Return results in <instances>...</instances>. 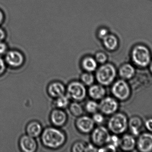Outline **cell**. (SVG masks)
<instances>
[{
    "label": "cell",
    "instance_id": "1",
    "mask_svg": "<svg viewBox=\"0 0 152 152\" xmlns=\"http://www.w3.org/2000/svg\"><path fill=\"white\" fill-rule=\"evenodd\" d=\"M42 141L44 146L49 149H56L61 147L66 142L65 134L54 127L45 129L42 135Z\"/></svg>",
    "mask_w": 152,
    "mask_h": 152
},
{
    "label": "cell",
    "instance_id": "2",
    "mask_svg": "<svg viewBox=\"0 0 152 152\" xmlns=\"http://www.w3.org/2000/svg\"><path fill=\"white\" fill-rule=\"evenodd\" d=\"M116 76L115 67L110 63H104L96 70V79L100 84L108 86L114 81Z\"/></svg>",
    "mask_w": 152,
    "mask_h": 152
},
{
    "label": "cell",
    "instance_id": "3",
    "mask_svg": "<svg viewBox=\"0 0 152 152\" xmlns=\"http://www.w3.org/2000/svg\"><path fill=\"white\" fill-rule=\"evenodd\" d=\"M131 55L134 62L140 67H146L151 62V52L149 48L144 45L135 46L132 49Z\"/></svg>",
    "mask_w": 152,
    "mask_h": 152
},
{
    "label": "cell",
    "instance_id": "4",
    "mask_svg": "<svg viewBox=\"0 0 152 152\" xmlns=\"http://www.w3.org/2000/svg\"><path fill=\"white\" fill-rule=\"evenodd\" d=\"M126 117L122 113H116L108 121V129L115 134L124 133L127 127Z\"/></svg>",
    "mask_w": 152,
    "mask_h": 152
},
{
    "label": "cell",
    "instance_id": "5",
    "mask_svg": "<svg viewBox=\"0 0 152 152\" xmlns=\"http://www.w3.org/2000/svg\"><path fill=\"white\" fill-rule=\"evenodd\" d=\"M68 96L76 101H81L86 96V89L82 82L73 81L69 84L67 89Z\"/></svg>",
    "mask_w": 152,
    "mask_h": 152
},
{
    "label": "cell",
    "instance_id": "6",
    "mask_svg": "<svg viewBox=\"0 0 152 152\" xmlns=\"http://www.w3.org/2000/svg\"><path fill=\"white\" fill-rule=\"evenodd\" d=\"M110 137V135L108 129L101 126L93 129L91 139L94 145L98 147H102L108 143Z\"/></svg>",
    "mask_w": 152,
    "mask_h": 152
},
{
    "label": "cell",
    "instance_id": "7",
    "mask_svg": "<svg viewBox=\"0 0 152 152\" xmlns=\"http://www.w3.org/2000/svg\"><path fill=\"white\" fill-rule=\"evenodd\" d=\"M111 91L113 95L120 100H126L129 97L130 93L128 85L123 80L116 81L113 85Z\"/></svg>",
    "mask_w": 152,
    "mask_h": 152
},
{
    "label": "cell",
    "instance_id": "8",
    "mask_svg": "<svg viewBox=\"0 0 152 152\" xmlns=\"http://www.w3.org/2000/svg\"><path fill=\"white\" fill-rule=\"evenodd\" d=\"M118 108V104L114 98L104 97L99 104V110L102 114L110 115L115 113Z\"/></svg>",
    "mask_w": 152,
    "mask_h": 152
},
{
    "label": "cell",
    "instance_id": "9",
    "mask_svg": "<svg viewBox=\"0 0 152 152\" xmlns=\"http://www.w3.org/2000/svg\"><path fill=\"white\" fill-rule=\"evenodd\" d=\"M95 123L93 119L88 116H80L76 121V126L79 131L84 134H88L93 131Z\"/></svg>",
    "mask_w": 152,
    "mask_h": 152
},
{
    "label": "cell",
    "instance_id": "10",
    "mask_svg": "<svg viewBox=\"0 0 152 152\" xmlns=\"http://www.w3.org/2000/svg\"><path fill=\"white\" fill-rule=\"evenodd\" d=\"M23 55L19 51H11L5 56V61L8 65L14 68L21 66L24 62Z\"/></svg>",
    "mask_w": 152,
    "mask_h": 152
},
{
    "label": "cell",
    "instance_id": "11",
    "mask_svg": "<svg viewBox=\"0 0 152 152\" xmlns=\"http://www.w3.org/2000/svg\"><path fill=\"white\" fill-rule=\"evenodd\" d=\"M20 145L21 150L26 152H34L37 148L36 141L34 137L28 135L23 136L20 138Z\"/></svg>",
    "mask_w": 152,
    "mask_h": 152
},
{
    "label": "cell",
    "instance_id": "12",
    "mask_svg": "<svg viewBox=\"0 0 152 152\" xmlns=\"http://www.w3.org/2000/svg\"><path fill=\"white\" fill-rule=\"evenodd\" d=\"M137 146L141 151L150 152L152 150V134L149 133L142 134L139 137Z\"/></svg>",
    "mask_w": 152,
    "mask_h": 152
},
{
    "label": "cell",
    "instance_id": "13",
    "mask_svg": "<svg viewBox=\"0 0 152 152\" xmlns=\"http://www.w3.org/2000/svg\"><path fill=\"white\" fill-rule=\"evenodd\" d=\"M50 119L54 126L58 127L61 126L66 123V114L61 109L54 110L51 113Z\"/></svg>",
    "mask_w": 152,
    "mask_h": 152
},
{
    "label": "cell",
    "instance_id": "14",
    "mask_svg": "<svg viewBox=\"0 0 152 152\" xmlns=\"http://www.w3.org/2000/svg\"><path fill=\"white\" fill-rule=\"evenodd\" d=\"M88 95L94 100H100L104 98L106 91L103 86L100 84L92 85L88 91Z\"/></svg>",
    "mask_w": 152,
    "mask_h": 152
},
{
    "label": "cell",
    "instance_id": "15",
    "mask_svg": "<svg viewBox=\"0 0 152 152\" xmlns=\"http://www.w3.org/2000/svg\"><path fill=\"white\" fill-rule=\"evenodd\" d=\"M48 93L52 97L58 98L65 94L66 88L63 84L59 82L52 83L48 87Z\"/></svg>",
    "mask_w": 152,
    "mask_h": 152
},
{
    "label": "cell",
    "instance_id": "16",
    "mask_svg": "<svg viewBox=\"0 0 152 152\" xmlns=\"http://www.w3.org/2000/svg\"><path fill=\"white\" fill-rule=\"evenodd\" d=\"M135 144L134 138L129 135H124L120 140L119 146L124 151H130L133 150L135 146Z\"/></svg>",
    "mask_w": 152,
    "mask_h": 152
},
{
    "label": "cell",
    "instance_id": "17",
    "mask_svg": "<svg viewBox=\"0 0 152 152\" xmlns=\"http://www.w3.org/2000/svg\"><path fill=\"white\" fill-rule=\"evenodd\" d=\"M81 66L83 69L86 72H92L96 69L97 62L95 58L87 56L82 60Z\"/></svg>",
    "mask_w": 152,
    "mask_h": 152
},
{
    "label": "cell",
    "instance_id": "18",
    "mask_svg": "<svg viewBox=\"0 0 152 152\" xmlns=\"http://www.w3.org/2000/svg\"><path fill=\"white\" fill-rule=\"evenodd\" d=\"M103 41L104 47L109 51H114L118 46V39L113 35L109 34Z\"/></svg>",
    "mask_w": 152,
    "mask_h": 152
},
{
    "label": "cell",
    "instance_id": "19",
    "mask_svg": "<svg viewBox=\"0 0 152 152\" xmlns=\"http://www.w3.org/2000/svg\"><path fill=\"white\" fill-rule=\"evenodd\" d=\"M26 131L28 135L35 138L42 134V127L38 122L34 121L28 125Z\"/></svg>",
    "mask_w": 152,
    "mask_h": 152
},
{
    "label": "cell",
    "instance_id": "20",
    "mask_svg": "<svg viewBox=\"0 0 152 152\" xmlns=\"http://www.w3.org/2000/svg\"><path fill=\"white\" fill-rule=\"evenodd\" d=\"M119 72L120 76L122 78L129 79L134 74L135 69L132 65L126 64L121 67Z\"/></svg>",
    "mask_w": 152,
    "mask_h": 152
},
{
    "label": "cell",
    "instance_id": "21",
    "mask_svg": "<svg viewBox=\"0 0 152 152\" xmlns=\"http://www.w3.org/2000/svg\"><path fill=\"white\" fill-rule=\"evenodd\" d=\"M129 125L133 134L136 136L138 135L139 133V129L142 125L141 120L138 118H133L130 120Z\"/></svg>",
    "mask_w": 152,
    "mask_h": 152
},
{
    "label": "cell",
    "instance_id": "22",
    "mask_svg": "<svg viewBox=\"0 0 152 152\" xmlns=\"http://www.w3.org/2000/svg\"><path fill=\"white\" fill-rule=\"evenodd\" d=\"M69 99L68 95H63L57 98L55 105L58 109H64L66 108L69 103Z\"/></svg>",
    "mask_w": 152,
    "mask_h": 152
},
{
    "label": "cell",
    "instance_id": "23",
    "mask_svg": "<svg viewBox=\"0 0 152 152\" xmlns=\"http://www.w3.org/2000/svg\"><path fill=\"white\" fill-rule=\"evenodd\" d=\"M70 112L75 117H80L83 113L82 106L77 102L72 103L69 106Z\"/></svg>",
    "mask_w": 152,
    "mask_h": 152
},
{
    "label": "cell",
    "instance_id": "24",
    "mask_svg": "<svg viewBox=\"0 0 152 152\" xmlns=\"http://www.w3.org/2000/svg\"><path fill=\"white\" fill-rule=\"evenodd\" d=\"M80 79H81V82L85 85L89 86L94 84V82L95 78L91 72H86L82 74Z\"/></svg>",
    "mask_w": 152,
    "mask_h": 152
},
{
    "label": "cell",
    "instance_id": "25",
    "mask_svg": "<svg viewBox=\"0 0 152 152\" xmlns=\"http://www.w3.org/2000/svg\"><path fill=\"white\" fill-rule=\"evenodd\" d=\"M85 108L88 113L94 114L99 110V104L94 101H88L85 105Z\"/></svg>",
    "mask_w": 152,
    "mask_h": 152
},
{
    "label": "cell",
    "instance_id": "26",
    "mask_svg": "<svg viewBox=\"0 0 152 152\" xmlns=\"http://www.w3.org/2000/svg\"><path fill=\"white\" fill-rule=\"evenodd\" d=\"M95 59L97 63L104 64L107 61V56L104 53L102 52H98L96 54Z\"/></svg>",
    "mask_w": 152,
    "mask_h": 152
},
{
    "label": "cell",
    "instance_id": "27",
    "mask_svg": "<svg viewBox=\"0 0 152 152\" xmlns=\"http://www.w3.org/2000/svg\"><path fill=\"white\" fill-rule=\"evenodd\" d=\"M86 146L84 143L81 142H76L73 145L72 151L75 152H85Z\"/></svg>",
    "mask_w": 152,
    "mask_h": 152
},
{
    "label": "cell",
    "instance_id": "28",
    "mask_svg": "<svg viewBox=\"0 0 152 152\" xmlns=\"http://www.w3.org/2000/svg\"><path fill=\"white\" fill-rule=\"evenodd\" d=\"M93 120L95 123L97 124H101L104 121V117L102 113L96 112L94 113L93 116Z\"/></svg>",
    "mask_w": 152,
    "mask_h": 152
},
{
    "label": "cell",
    "instance_id": "29",
    "mask_svg": "<svg viewBox=\"0 0 152 152\" xmlns=\"http://www.w3.org/2000/svg\"><path fill=\"white\" fill-rule=\"evenodd\" d=\"M120 140V139H119L118 137V136L115 135H110V140H109V142L108 144L112 145L117 148L118 146L119 145Z\"/></svg>",
    "mask_w": 152,
    "mask_h": 152
},
{
    "label": "cell",
    "instance_id": "30",
    "mask_svg": "<svg viewBox=\"0 0 152 152\" xmlns=\"http://www.w3.org/2000/svg\"><path fill=\"white\" fill-rule=\"evenodd\" d=\"M109 34V31L107 29L102 28L100 29L98 32V37L100 39H103L105 38Z\"/></svg>",
    "mask_w": 152,
    "mask_h": 152
},
{
    "label": "cell",
    "instance_id": "31",
    "mask_svg": "<svg viewBox=\"0 0 152 152\" xmlns=\"http://www.w3.org/2000/svg\"><path fill=\"white\" fill-rule=\"evenodd\" d=\"M97 151V149L94 145L89 144L86 145L85 152H95Z\"/></svg>",
    "mask_w": 152,
    "mask_h": 152
},
{
    "label": "cell",
    "instance_id": "32",
    "mask_svg": "<svg viewBox=\"0 0 152 152\" xmlns=\"http://www.w3.org/2000/svg\"><path fill=\"white\" fill-rule=\"evenodd\" d=\"M7 45L5 43L0 42V54H3L7 50Z\"/></svg>",
    "mask_w": 152,
    "mask_h": 152
},
{
    "label": "cell",
    "instance_id": "33",
    "mask_svg": "<svg viewBox=\"0 0 152 152\" xmlns=\"http://www.w3.org/2000/svg\"><path fill=\"white\" fill-rule=\"evenodd\" d=\"M5 69V64L3 60L0 58V75L4 72Z\"/></svg>",
    "mask_w": 152,
    "mask_h": 152
},
{
    "label": "cell",
    "instance_id": "34",
    "mask_svg": "<svg viewBox=\"0 0 152 152\" xmlns=\"http://www.w3.org/2000/svg\"><path fill=\"white\" fill-rule=\"evenodd\" d=\"M145 125L147 129L152 132V119L148 120L145 122Z\"/></svg>",
    "mask_w": 152,
    "mask_h": 152
},
{
    "label": "cell",
    "instance_id": "35",
    "mask_svg": "<svg viewBox=\"0 0 152 152\" xmlns=\"http://www.w3.org/2000/svg\"><path fill=\"white\" fill-rule=\"evenodd\" d=\"M5 37V34L3 29L0 28V42H2L4 39Z\"/></svg>",
    "mask_w": 152,
    "mask_h": 152
},
{
    "label": "cell",
    "instance_id": "36",
    "mask_svg": "<svg viewBox=\"0 0 152 152\" xmlns=\"http://www.w3.org/2000/svg\"><path fill=\"white\" fill-rule=\"evenodd\" d=\"M4 16L3 13L0 10V25L2 23L4 20Z\"/></svg>",
    "mask_w": 152,
    "mask_h": 152
},
{
    "label": "cell",
    "instance_id": "37",
    "mask_svg": "<svg viewBox=\"0 0 152 152\" xmlns=\"http://www.w3.org/2000/svg\"><path fill=\"white\" fill-rule=\"evenodd\" d=\"M150 69H151V71L152 72V62L151 64V67H150Z\"/></svg>",
    "mask_w": 152,
    "mask_h": 152
}]
</instances>
